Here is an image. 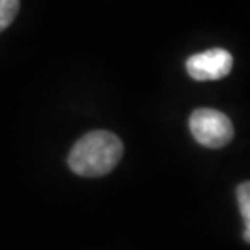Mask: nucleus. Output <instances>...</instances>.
<instances>
[{"mask_svg": "<svg viewBox=\"0 0 250 250\" xmlns=\"http://www.w3.org/2000/svg\"><path fill=\"white\" fill-rule=\"evenodd\" d=\"M122 154L124 143L117 135L107 130H94L73 145L68 166L82 177H101L114 171Z\"/></svg>", "mask_w": 250, "mask_h": 250, "instance_id": "1", "label": "nucleus"}, {"mask_svg": "<svg viewBox=\"0 0 250 250\" xmlns=\"http://www.w3.org/2000/svg\"><path fill=\"white\" fill-rule=\"evenodd\" d=\"M190 132L200 145L207 148H223L234 137L232 122L226 114L214 109H197L188 121Z\"/></svg>", "mask_w": 250, "mask_h": 250, "instance_id": "2", "label": "nucleus"}, {"mask_svg": "<svg viewBox=\"0 0 250 250\" xmlns=\"http://www.w3.org/2000/svg\"><path fill=\"white\" fill-rule=\"evenodd\" d=\"M232 62L234 59L226 49H209L188 57L186 67L193 80L208 82L228 77L232 70Z\"/></svg>", "mask_w": 250, "mask_h": 250, "instance_id": "3", "label": "nucleus"}, {"mask_svg": "<svg viewBox=\"0 0 250 250\" xmlns=\"http://www.w3.org/2000/svg\"><path fill=\"white\" fill-rule=\"evenodd\" d=\"M20 10V0H0V31L8 28Z\"/></svg>", "mask_w": 250, "mask_h": 250, "instance_id": "4", "label": "nucleus"}, {"mask_svg": "<svg viewBox=\"0 0 250 250\" xmlns=\"http://www.w3.org/2000/svg\"><path fill=\"white\" fill-rule=\"evenodd\" d=\"M237 200L242 218L246 219V226H250V186L249 182H242L237 188Z\"/></svg>", "mask_w": 250, "mask_h": 250, "instance_id": "5", "label": "nucleus"}]
</instances>
